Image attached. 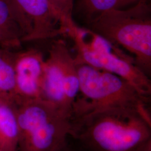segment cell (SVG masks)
Instances as JSON below:
<instances>
[{
    "label": "cell",
    "mask_w": 151,
    "mask_h": 151,
    "mask_svg": "<svg viewBox=\"0 0 151 151\" xmlns=\"http://www.w3.org/2000/svg\"><path fill=\"white\" fill-rule=\"evenodd\" d=\"M69 137L87 151H147L151 116L131 109H112L70 122Z\"/></svg>",
    "instance_id": "1"
},
{
    "label": "cell",
    "mask_w": 151,
    "mask_h": 151,
    "mask_svg": "<svg viewBox=\"0 0 151 151\" xmlns=\"http://www.w3.org/2000/svg\"><path fill=\"white\" fill-rule=\"evenodd\" d=\"M112 45L134 56L135 65L149 76L151 69V7L143 0L129 8L105 11L87 25Z\"/></svg>",
    "instance_id": "2"
},
{
    "label": "cell",
    "mask_w": 151,
    "mask_h": 151,
    "mask_svg": "<svg viewBox=\"0 0 151 151\" xmlns=\"http://www.w3.org/2000/svg\"><path fill=\"white\" fill-rule=\"evenodd\" d=\"M80 92L70 121L88 114L112 109H131L151 116V99L128 81L106 71L77 63Z\"/></svg>",
    "instance_id": "3"
},
{
    "label": "cell",
    "mask_w": 151,
    "mask_h": 151,
    "mask_svg": "<svg viewBox=\"0 0 151 151\" xmlns=\"http://www.w3.org/2000/svg\"><path fill=\"white\" fill-rule=\"evenodd\" d=\"M19 126L17 151H57L69 137L70 120L42 99L15 104Z\"/></svg>",
    "instance_id": "4"
},
{
    "label": "cell",
    "mask_w": 151,
    "mask_h": 151,
    "mask_svg": "<svg viewBox=\"0 0 151 151\" xmlns=\"http://www.w3.org/2000/svg\"><path fill=\"white\" fill-rule=\"evenodd\" d=\"M67 35L75 43L77 63H84L99 70L106 71L128 81L143 96L151 99V81L138 68L133 58L127 57L106 40L88 29L75 24Z\"/></svg>",
    "instance_id": "5"
},
{
    "label": "cell",
    "mask_w": 151,
    "mask_h": 151,
    "mask_svg": "<svg viewBox=\"0 0 151 151\" xmlns=\"http://www.w3.org/2000/svg\"><path fill=\"white\" fill-rule=\"evenodd\" d=\"M27 27L23 40L30 42L67 35L68 30L49 0H12Z\"/></svg>",
    "instance_id": "6"
},
{
    "label": "cell",
    "mask_w": 151,
    "mask_h": 151,
    "mask_svg": "<svg viewBox=\"0 0 151 151\" xmlns=\"http://www.w3.org/2000/svg\"><path fill=\"white\" fill-rule=\"evenodd\" d=\"M44 60L41 52L30 49L14 54L15 87L14 102L40 99Z\"/></svg>",
    "instance_id": "7"
},
{
    "label": "cell",
    "mask_w": 151,
    "mask_h": 151,
    "mask_svg": "<svg viewBox=\"0 0 151 151\" xmlns=\"http://www.w3.org/2000/svg\"><path fill=\"white\" fill-rule=\"evenodd\" d=\"M27 34L21 14L12 0H0V45L6 49L19 48Z\"/></svg>",
    "instance_id": "8"
},
{
    "label": "cell",
    "mask_w": 151,
    "mask_h": 151,
    "mask_svg": "<svg viewBox=\"0 0 151 151\" xmlns=\"http://www.w3.org/2000/svg\"><path fill=\"white\" fill-rule=\"evenodd\" d=\"M61 70L65 81L67 100L73 110V105L80 92V82L77 65L75 57L70 53L63 40H55L49 50Z\"/></svg>",
    "instance_id": "9"
},
{
    "label": "cell",
    "mask_w": 151,
    "mask_h": 151,
    "mask_svg": "<svg viewBox=\"0 0 151 151\" xmlns=\"http://www.w3.org/2000/svg\"><path fill=\"white\" fill-rule=\"evenodd\" d=\"M143 0H77L73 12L87 25L103 12L121 10L135 5Z\"/></svg>",
    "instance_id": "10"
},
{
    "label": "cell",
    "mask_w": 151,
    "mask_h": 151,
    "mask_svg": "<svg viewBox=\"0 0 151 151\" xmlns=\"http://www.w3.org/2000/svg\"><path fill=\"white\" fill-rule=\"evenodd\" d=\"M18 140L15 104L0 105V151H17Z\"/></svg>",
    "instance_id": "11"
},
{
    "label": "cell",
    "mask_w": 151,
    "mask_h": 151,
    "mask_svg": "<svg viewBox=\"0 0 151 151\" xmlns=\"http://www.w3.org/2000/svg\"><path fill=\"white\" fill-rule=\"evenodd\" d=\"M15 87L14 54L0 50V93L13 100Z\"/></svg>",
    "instance_id": "12"
},
{
    "label": "cell",
    "mask_w": 151,
    "mask_h": 151,
    "mask_svg": "<svg viewBox=\"0 0 151 151\" xmlns=\"http://www.w3.org/2000/svg\"><path fill=\"white\" fill-rule=\"evenodd\" d=\"M60 15L63 24L68 30L76 24L73 19L74 0H49Z\"/></svg>",
    "instance_id": "13"
},
{
    "label": "cell",
    "mask_w": 151,
    "mask_h": 151,
    "mask_svg": "<svg viewBox=\"0 0 151 151\" xmlns=\"http://www.w3.org/2000/svg\"><path fill=\"white\" fill-rule=\"evenodd\" d=\"M57 151H87L82 147L78 145L76 142L70 143L68 141V138Z\"/></svg>",
    "instance_id": "14"
},
{
    "label": "cell",
    "mask_w": 151,
    "mask_h": 151,
    "mask_svg": "<svg viewBox=\"0 0 151 151\" xmlns=\"http://www.w3.org/2000/svg\"><path fill=\"white\" fill-rule=\"evenodd\" d=\"M5 104H15V103L11 97L0 93V105Z\"/></svg>",
    "instance_id": "15"
},
{
    "label": "cell",
    "mask_w": 151,
    "mask_h": 151,
    "mask_svg": "<svg viewBox=\"0 0 151 151\" xmlns=\"http://www.w3.org/2000/svg\"><path fill=\"white\" fill-rule=\"evenodd\" d=\"M147 151H151V148H150Z\"/></svg>",
    "instance_id": "16"
},
{
    "label": "cell",
    "mask_w": 151,
    "mask_h": 151,
    "mask_svg": "<svg viewBox=\"0 0 151 151\" xmlns=\"http://www.w3.org/2000/svg\"></svg>",
    "instance_id": "17"
}]
</instances>
